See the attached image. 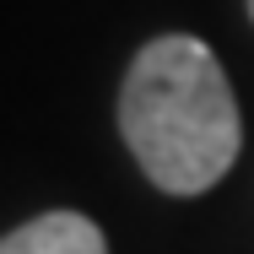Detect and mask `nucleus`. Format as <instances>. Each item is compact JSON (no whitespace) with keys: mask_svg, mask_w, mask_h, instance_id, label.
Returning a JSON list of instances; mask_svg holds the SVG:
<instances>
[{"mask_svg":"<svg viewBox=\"0 0 254 254\" xmlns=\"http://www.w3.org/2000/svg\"><path fill=\"white\" fill-rule=\"evenodd\" d=\"M119 130L157 190L205 195L211 184H222L244 146V125L211 44L190 33L152 38L125 76Z\"/></svg>","mask_w":254,"mask_h":254,"instance_id":"obj_1","label":"nucleus"},{"mask_svg":"<svg viewBox=\"0 0 254 254\" xmlns=\"http://www.w3.org/2000/svg\"><path fill=\"white\" fill-rule=\"evenodd\" d=\"M249 16H254V0H249Z\"/></svg>","mask_w":254,"mask_h":254,"instance_id":"obj_3","label":"nucleus"},{"mask_svg":"<svg viewBox=\"0 0 254 254\" xmlns=\"http://www.w3.org/2000/svg\"><path fill=\"white\" fill-rule=\"evenodd\" d=\"M0 254H108L98 222L81 211H44L0 238Z\"/></svg>","mask_w":254,"mask_h":254,"instance_id":"obj_2","label":"nucleus"}]
</instances>
